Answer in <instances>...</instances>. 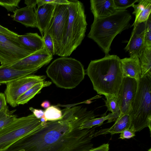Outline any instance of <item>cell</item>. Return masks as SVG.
Here are the masks:
<instances>
[{"label": "cell", "instance_id": "cell-1", "mask_svg": "<svg viewBox=\"0 0 151 151\" xmlns=\"http://www.w3.org/2000/svg\"><path fill=\"white\" fill-rule=\"evenodd\" d=\"M62 111L61 119L46 122L6 151H88L93 148L91 140L96 127L82 129L79 127L97 116L81 106L68 107Z\"/></svg>", "mask_w": 151, "mask_h": 151}, {"label": "cell", "instance_id": "cell-2", "mask_svg": "<svg viewBox=\"0 0 151 151\" xmlns=\"http://www.w3.org/2000/svg\"><path fill=\"white\" fill-rule=\"evenodd\" d=\"M85 73L98 94L105 96L118 95L123 77L121 59L117 55L109 54L91 60Z\"/></svg>", "mask_w": 151, "mask_h": 151}, {"label": "cell", "instance_id": "cell-3", "mask_svg": "<svg viewBox=\"0 0 151 151\" xmlns=\"http://www.w3.org/2000/svg\"><path fill=\"white\" fill-rule=\"evenodd\" d=\"M132 16L126 10H117L107 17L94 19L88 35L105 53L109 54L112 42L116 37L129 28Z\"/></svg>", "mask_w": 151, "mask_h": 151}, {"label": "cell", "instance_id": "cell-4", "mask_svg": "<svg viewBox=\"0 0 151 151\" xmlns=\"http://www.w3.org/2000/svg\"><path fill=\"white\" fill-rule=\"evenodd\" d=\"M69 16L64 36L57 55L68 57L81 44L85 36L87 23L83 4L78 0H70Z\"/></svg>", "mask_w": 151, "mask_h": 151}, {"label": "cell", "instance_id": "cell-5", "mask_svg": "<svg viewBox=\"0 0 151 151\" xmlns=\"http://www.w3.org/2000/svg\"><path fill=\"white\" fill-rule=\"evenodd\" d=\"M46 73L57 86L68 89L78 86L86 74L83 66L79 61L67 57L54 60L47 67Z\"/></svg>", "mask_w": 151, "mask_h": 151}, {"label": "cell", "instance_id": "cell-6", "mask_svg": "<svg viewBox=\"0 0 151 151\" xmlns=\"http://www.w3.org/2000/svg\"><path fill=\"white\" fill-rule=\"evenodd\" d=\"M130 129L135 132L148 127L151 132V76L141 78L138 81L137 92L129 114Z\"/></svg>", "mask_w": 151, "mask_h": 151}, {"label": "cell", "instance_id": "cell-7", "mask_svg": "<svg viewBox=\"0 0 151 151\" xmlns=\"http://www.w3.org/2000/svg\"><path fill=\"white\" fill-rule=\"evenodd\" d=\"M42 122L33 114L13 121L0 129V151H6L18 141L43 125Z\"/></svg>", "mask_w": 151, "mask_h": 151}, {"label": "cell", "instance_id": "cell-8", "mask_svg": "<svg viewBox=\"0 0 151 151\" xmlns=\"http://www.w3.org/2000/svg\"><path fill=\"white\" fill-rule=\"evenodd\" d=\"M69 16L68 5L55 4L52 18L44 32L48 34L51 37L54 45L55 55H57L64 36Z\"/></svg>", "mask_w": 151, "mask_h": 151}, {"label": "cell", "instance_id": "cell-9", "mask_svg": "<svg viewBox=\"0 0 151 151\" xmlns=\"http://www.w3.org/2000/svg\"><path fill=\"white\" fill-rule=\"evenodd\" d=\"M46 78L45 76L29 75L6 84L4 94L7 103L13 107L17 106V100L20 96Z\"/></svg>", "mask_w": 151, "mask_h": 151}, {"label": "cell", "instance_id": "cell-10", "mask_svg": "<svg viewBox=\"0 0 151 151\" xmlns=\"http://www.w3.org/2000/svg\"><path fill=\"white\" fill-rule=\"evenodd\" d=\"M32 52L19 42L0 33V63L10 65L30 55Z\"/></svg>", "mask_w": 151, "mask_h": 151}, {"label": "cell", "instance_id": "cell-11", "mask_svg": "<svg viewBox=\"0 0 151 151\" xmlns=\"http://www.w3.org/2000/svg\"><path fill=\"white\" fill-rule=\"evenodd\" d=\"M138 81L135 79L124 77L119 88L118 98L120 109L119 117L129 115L132 105L136 94Z\"/></svg>", "mask_w": 151, "mask_h": 151}, {"label": "cell", "instance_id": "cell-12", "mask_svg": "<svg viewBox=\"0 0 151 151\" xmlns=\"http://www.w3.org/2000/svg\"><path fill=\"white\" fill-rule=\"evenodd\" d=\"M52 58V55L47 51L44 45L43 47L41 50L33 52L9 65L18 70H37L49 63Z\"/></svg>", "mask_w": 151, "mask_h": 151}, {"label": "cell", "instance_id": "cell-13", "mask_svg": "<svg viewBox=\"0 0 151 151\" xmlns=\"http://www.w3.org/2000/svg\"><path fill=\"white\" fill-rule=\"evenodd\" d=\"M133 27L131 36L124 50L130 56L136 55L139 58L145 47L144 22L132 24Z\"/></svg>", "mask_w": 151, "mask_h": 151}, {"label": "cell", "instance_id": "cell-14", "mask_svg": "<svg viewBox=\"0 0 151 151\" xmlns=\"http://www.w3.org/2000/svg\"><path fill=\"white\" fill-rule=\"evenodd\" d=\"M130 56L129 58L121 59L123 77L133 78L138 81L142 76L140 60L136 55Z\"/></svg>", "mask_w": 151, "mask_h": 151}, {"label": "cell", "instance_id": "cell-15", "mask_svg": "<svg viewBox=\"0 0 151 151\" xmlns=\"http://www.w3.org/2000/svg\"><path fill=\"white\" fill-rule=\"evenodd\" d=\"M90 9L94 19L107 17L114 14L116 9L114 0H91Z\"/></svg>", "mask_w": 151, "mask_h": 151}, {"label": "cell", "instance_id": "cell-16", "mask_svg": "<svg viewBox=\"0 0 151 151\" xmlns=\"http://www.w3.org/2000/svg\"><path fill=\"white\" fill-rule=\"evenodd\" d=\"M55 5L46 4L37 6V8L34 10L37 28L39 30L42 37L43 33L47 27L52 18Z\"/></svg>", "mask_w": 151, "mask_h": 151}, {"label": "cell", "instance_id": "cell-17", "mask_svg": "<svg viewBox=\"0 0 151 151\" xmlns=\"http://www.w3.org/2000/svg\"><path fill=\"white\" fill-rule=\"evenodd\" d=\"M37 71L35 70H20L12 67L9 65H1L0 66V85L6 84Z\"/></svg>", "mask_w": 151, "mask_h": 151}, {"label": "cell", "instance_id": "cell-18", "mask_svg": "<svg viewBox=\"0 0 151 151\" xmlns=\"http://www.w3.org/2000/svg\"><path fill=\"white\" fill-rule=\"evenodd\" d=\"M33 8L27 6L20 9H17L11 15L14 21L19 22L27 27L37 28L36 22Z\"/></svg>", "mask_w": 151, "mask_h": 151}, {"label": "cell", "instance_id": "cell-19", "mask_svg": "<svg viewBox=\"0 0 151 151\" xmlns=\"http://www.w3.org/2000/svg\"><path fill=\"white\" fill-rule=\"evenodd\" d=\"M17 39L21 45L32 52L41 50L44 46L42 38L37 33H28L19 35Z\"/></svg>", "mask_w": 151, "mask_h": 151}, {"label": "cell", "instance_id": "cell-20", "mask_svg": "<svg viewBox=\"0 0 151 151\" xmlns=\"http://www.w3.org/2000/svg\"><path fill=\"white\" fill-rule=\"evenodd\" d=\"M131 120L129 115L126 114L118 117L115 121L114 124L111 127L101 129L95 132L94 137L110 133L111 135L121 133L124 130L130 128Z\"/></svg>", "mask_w": 151, "mask_h": 151}, {"label": "cell", "instance_id": "cell-21", "mask_svg": "<svg viewBox=\"0 0 151 151\" xmlns=\"http://www.w3.org/2000/svg\"><path fill=\"white\" fill-rule=\"evenodd\" d=\"M51 83L50 81H44L35 84L18 99L17 104L18 105L27 103L43 88L50 86Z\"/></svg>", "mask_w": 151, "mask_h": 151}, {"label": "cell", "instance_id": "cell-22", "mask_svg": "<svg viewBox=\"0 0 151 151\" xmlns=\"http://www.w3.org/2000/svg\"><path fill=\"white\" fill-rule=\"evenodd\" d=\"M139 58L142 70L141 78L151 76V46H145Z\"/></svg>", "mask_w": 151, "mask_h": 151}, {"label": "cell", "instance_id": "cell-23", "mask_svg": "<svg viewBox=\"0 0 151 151\" xmlns=\"http://www.w3.org/2000/svg\"><path fill=\"white\" fill-rule=\"evenodd\" d=\"M118 117L116 115L112 113H109L107 116L99 118H94L85 122L80 125L79 129H89L95 126H100L102 125L106 120H108L107 123H109L115 121Z\"/></svg>", "mask_w": 151, "mask_h": 151}, {"label": "cell", "instance_id": "cell-24", "mask_svg": "<svg viewBox=\"0 0 151 151\" xmlns=\"http://www.w3.org/2000/svg\"><path fill=\"white\" fill-rule=\"evenodd\" d=\"M104 102L108 110L117 115L118 117L120 114V109L117 95H109L106 96Z\"/></svg>", "mask_w": 151, "mask_h": 151}, {"label": "cell", "instance_id": "cell-25", "mask_svg": "<svg viewBox=\"0 0 151 151\" xmlns=\"http://www.w3.org/2000/svg\"><path fill=\"white\" fill-rule=\"evenodd\" d=\"M16 110L10 111L7 106L0 111V129L11 122L17 117L14 114Z\"/></svg>", "mask_w": 151, "mask_h": 151}, {"label": "cell", "instance_id": "cell-26", "mask_svg": "<svg viewBox=\"0 0 151 151\" xmlns=\"http://www.w3.org/2000/svg\"><path fill=\"white\" fill-rule=\"evenodd\" d=\"M62 115V110L54 106L49 107L44 111V116L47 121L59 120Z\"/></svg>", "mask_w": 151, "mask_h": 151}, {"label": "cell", "instance_id": "cell-27", "mask_svg": "<svg viewBox=\"0 0 151 151\" xmlns=\"http://www.w3.org/2000/svg\"><path fill=\"white\" fill-rule=\"evenodd\" d=\"M150 3L151 0H139L138 4H134L132 6V7L134 9V11L132 14H134L135 17L134 22L136 21L139 14Z\"/></svg>", "mask_w": 151, "mask_h": 151}, {"label": "cell", "instance_id": "cell-28", "mask_svg": "<svg viewBox=\"0 0 151 151\" xmlns=\"http://www.w3.org/2000/svg\"><path fill=\"white\" fill-rule=\"evenodd\" d=\"M139 0H114L116 9L117 10H126L132 6Z\"/></svg>", "mask_w": 151, "mask_h": 151}, {"label": "cell", "instance_id": "cell-29", "mask_svg": "<svg viewBox=\"0 0 151 151\" xmlns=\"http://www.w3.org/2000/svg\"><path fill=\"white\" fill-rule=\"evenodd\" d=\"M42 38L44 45L47 51L52 56L55 55L54 45L51 37L48 34L44 32Z\"/></svg>", "mask_w": 151, "mask_h": 151}, {"label": "cell", "instance_id": "cell-30", "mask_svg": "<svg viewBox=\"0 0 151 151\" xmlns=\"http://www.w3.org/2000/svg\"><path fill=\"white\" fill-rule=\"evenodd\" d=\"M145 24V46H151V17L144 22Z\"/></svg>", "mask_w": 151, "mask_h": 151}, {"label": "cell", "instance_id": "cell-31", "mask_svg": "<svg viewBox=\"0 0 151 151\" xmlns=\"http://www.w3.org/2000/svg\"><path fill=\"white\" fill-rule=\"evenodd\" d=\"M20 0H0V5L5 8L8 12H14L18 7Z\"/></svg>", "mask_w": 151, "mask_h": 151}, {"label": "cell", "instance_id": "cell-32", "mask_svg": "<svg viewBox=\"0 0 151 151\" xmlns=\"http://www.w3.org/2000/svg\"><path fill=\"white\" fill-rule=\"evenodd\" d=\"M151 3L149 4L138 16L137 20L133 24L137 23H143L146 21L150 15Z\"/></svg>", "mask_w": 151, "mask_h": 151}, {"label": "cell", "instance_id": "cell-33", "mask_svg": "<svg viewBox=\"0 0 151 151\" xmlns=\"http://www.w3.org/2000/svg\"><path fill=\"white\" fill-rule=\"evenodd\" d=\"M0 33L19 42L17 39L19 35L1 25H0Z\"/></svg>", "mask_w": 151, "mask_h": 151}, {"label": "cell", "instance_id": "cell-34", "mask_svg": "<svg viewBox=\"0 0 151 151\" xmlns=\"http://www.w3.org/2000/svg\"><path fill=\"white\" fill-rule=\"evenodd\" d=\"M37 4L39 6L46 4H69V0H37Z\"/></svg>", "mask_w": 151, "mask_h": 151}, {"label": "cell", "instance_id": "cell-35", "mask_svg": "<svg viewBox=\"0 0 151 151\" xmlns=\"http://www.w3.org/2000/svg\"><path fill=\"white\" fill-rule=\"evenodd\" d=\"M135 133L133 130L131 129H126L120 133L119 138L122 139H130L135 136Z\"/></svg>", "mask_w": 151, "mask_h": 151}, {"label": "cell", "instance_id": "cell-36", "mask_svg": "<svg viewBox=\"0 0 151 151\" xmlns=\"http://www.w3.org/2000/svg\"><path fill=\"white\" fill-rule=\"evenodd\" d=\"M109 144H104L96 148H93L88 151H109Z\"/></svg>", "mask_w": 151, "mask_h": 151}, {"label": "cell", "instance_id": "cell-37", "mask_svg": "<svg viewBox=\"0 0 151 151\" xmlns=\"http://www.w3.org/2000/svg\"><path fill=\"white\" fill-rule=\"evenodd\" d=\"M7 106V101L4 93L0 92V111Z\"/></svg>", "mask_w": 151, "mask_h": 151}, {"label": "cell", "instance_id": "cell-38", "mask_svg": "<svg viewBox=\"0 0 151 151\" xmlns=\"http://www.w3.org/2000/svg\"><path fill=\"white\" fill-rule=\"evenodd\" d=\"M29 109L38 119H40L44 115V111L41 109H35L32 107H30Z\"/></svg>", "mask_w": 151, "mask_h": 151}, {"label": "cell", "instance_id": "cell-39", "mask_svg": "<svg viewBox=\"0 0 151 151\" xmlns=\"http://www.w3.org/2000/svg\"><path fill=\"white\" fill-rule=\"evenodd\" d=\"M24 3L27 6L33 7L34 10L36 9V6L37 4V0H25Z\"/></svg>", "mask_w": 151, "mask_h": 151}, {"label": "cell", "instance_id": "cell-40", "mask_svg": "<svg viewBox=\"0 0 151 151\" xmlns=\"http://www.w3.org/2000/svg\"><path fill=\"white\" fill-rule=\"evenodd\" d=\"M41 106L45 109H47L50 107V104L49 102L47 101H43L41 104Z\"/></svg>", "mask_w": 151, "mask_h": 151}, {"label": "cell", "instance_id": "cell-41", "mask_svg": "<svg viewBox=\"0 0 151 151\" xmlns=\"http://www.w3.org/2000/svg\"><path fill=\"white\" fill-rule=\"evenodd\" d=\"M24 151V150H18V151Z\"/></svg>", "mask_w": 151, "mask_h": 151}, {"label": "cell", "instance_id": "cell-42", "mask_svg": "<svg viewBox=\"0 0 151 151\" xmlns=\"http://www.w3.org/2000/svg\"><path fill=\"white\" fill-rule=\"evenodd\" d=\"M147 151H151V148H150V149H149Z\"/></svg>", "mask_w": 151, "mask_h": 151}, {"label": "cell", "instance_id": "cell-43", "mask_svg": "<svg viewBox=\"0 0 151 151\" xmlns=\"http://www.w3.org/2000/svg\"></svg>", "mask_w": 151, "mask_h": 151}]
</instances>
